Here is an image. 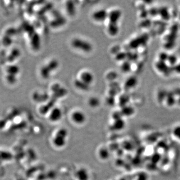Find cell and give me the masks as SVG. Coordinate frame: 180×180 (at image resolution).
<instances>
[{"label": "cell", "instance_id": "5bb4252c", "mask_svg": "<svg viewBox=\"0 0 180 180\" xmlns=\"http://www.w3.org/2000/svg\"><path fill=\"white\" fill-rule=\"evenodd\" d=\"M51 71H54L57 69L59 66V63L56 60H53L50 62L47 65Z\"/></svg>", "mask_w": 180, "mask_h": 180}, {"label": "cell", "instance_id": "484cf974", "mask_svg": "<svg viewBox=\"0 0 180 180\" xmlns=\"http://www.w3.org/2000/svg\"><path fill=\"white\" fill-rule=\"evenodd\" d=\"M174 93L176 94V95H180V89H178L175 90Z\"/></svg>", "mask_w": 180, "mask_h": 180}, {"label": "cell", "instance_id": "9c48e42d", "mask_svg": "<svg viewBox=\"0 0 180 180\" xmlns=\"http://www.w3.org/2000/svg\"><path fill=\"white\" fill-rule=\"evenodd\" d=\"M108 33L112 36L117 35L119 31V26L116 23H109L107 27Z\"/></svg>", "mask_w": 180, "mask_h": 180}, {"label": "cell", "instance_id": "e0dca14e", "mask_svg": "<svg viewBox=\"0 0 180 180\" xmlns=\"http://www.w3.org/2000/svg\"><path fill=\"white\" fill-rule=\"evenodd\" d=\"M89 104L91 107H96L99 105L100 101L96 97L91 98L89 101Z\"/></svg>", "mask_w": 180, "mask_h": 180}, {"label": "cell", "instance_id": "8fae6325", "mask_svg": "<svg viewBox=\"0 0 180 180\" xmlns=\"http://www.w3.org/2000/svg\"><path fill=\"white\" fill-rule=\"evenodd\" d=\"M74 84L76 88L81 90L82 91H88V90L89 89L90 85H88L84 83L80 79L76 80L74 82Z\"/></svg>", "mask_w": 180, "mask_h": 180}, {"label": "cell", "instance_id": "cb8c5ba5", "mask_svg": "<svg viewBox=\"0 0 180 180\" xmlns=\"http://www.w3.org/2000/svg\"><path fill=\"white\" fill-rule=\"evenodd\" d=\"M167 94L166 93L165 91H162L159 92V94H158V98H159V100H162L165 97L167 96Z\"/></svg>", "mask_w": 180, "mask_h": 180}, {"label": "cell", "instance_id": "30bf717a", "mask_svg": "<svg viewBox=\"0 0 180 180\" xmlns=\"http://www.w3.org/2000/svg\"><path fill=\"white\" fill-rule=\"evenodd\" d=\"M156 67L160 72L165 74L170 73V69L168 66L164 62L160 61L156 64Z\"/></svg>", "mask_w": 180, "mask_h": 180}, {"label": "cell", "instance_id": "603a6c76", "mask_svg": "<svg viewBox=\"0 0 180 180\" xmlns=\"http://www.w3.org/2000/svg\"><path fill=\"white\" fill-rule=\"evenodd\" d=\"M177 57H176V56H174V55H170V56H169V57H168V61H169L170 63L171 64V65L175 64L176 63V62H177Z\"/></svg>", "mask_w": 180, "mask_h": 180}, {"label": "cell", "instance_id": "d6986e66", "mask_svg": "<svg viewBox=\"0 0 180 180\" xmlns=\"http://www.w3.org/2000/svg\"><path fill=\"white\" fill-rule=\"evenodd\" d=\"M121 68L123 72L127 73V72L130 71V70H131V64H130L128 62H125L122 64Z\"/></svg>", "mask_w": 180, "mask_h": 180}, {"label": "cell", "instance_id": "ffe728a7", "mask_svg": "<svg viewBox=\"0 0 180 180\" xmlns=\"http://www.w3.org/2000/svg\"><path fill=\"white\" fill-rule=\"evenodd\" d=\"M133 112V109L131 107H125L122 110V113L125 115H131Z\"/></svg>", "mask_w": 180, "mask_h": 180}, {"label": "cell", "instance_id": "3957f363", "mask_svg": "<svg viewBox=\"0 0 180 180\" xmlns=\"http://www.w3.org/2000/svg\"><path fill=\"white\" fill-rule=\"evenodd\" d=\"M93 18L98 22H103L108 18V12L106 10H99L94 13Z\"/></svg>", "mask_w": 180, "mask_h": 180}, {"label": "cell", "instance_id": "7402d4cb", "mask_svg": "<svg viewBox=\"0 0 180 180\" xmlns=\"http://www.w3.org/2000/svg\"><path fill=\"white\" fill-rule=\"evenodd\" d=\"M168 57H169V55H167L165 53H162L159 55L160 61L164 62H165L166 60H168Z\"/></svg>", "mask_w": 180, "mask_h": 180}, {"label": "cell", "instance_id": "277c9868", "mask_svg": "<svg viewBox=\"0 0 180 180\" xmlns=\"http://www.w3.org/2000/svg\"><path fill=\"white\" fill-rule=\"evenodd\" d=\"M122 13L119 10H113L108 13V19L110 23L117 24L121 17Z\"/></svg>", "mask_w": 180, "mask_h": 180}, {"label": "cell", "instance_id": "44dd1931", "mask_svg": "<svg viewBox=\"0 0 180 180\" xmlns=\"http://www.w3.org/2000/svg\"><path fill=\"white\" fill-rule=\"evenodd\" d=\"M126 57H127L126 54L122 53V52H119V53L117 54L116 59L118 61H122V60H125Z\"/></svg>", "mask_w": 180, "mask_h": 180}, {"label": "cell", "instance_id": "7c38bea8", "mask_svg": "<svg viewBox=\"0 0 180 180\" xmlns=\"http://www.w3.org/2000/svg\"><path fill=\"white\" fill-rule=\"evenodd\" d=\"M137 84V80L135 77H130L126 81L125 84V87L127 89H131L136 86Z\"/></svg>", "mask_w": 180, "mask_h": 180}, {"label": "cell", "instance_id": "6da1fadb", "mask_svg": "<svg viewBox=\"0 0 180 180\" xmlns=\"http://www.w3.org/2000/svg\"><path fill=\"white\" fill-rule=\"evenodd\" d=\"M72 45L76 49L85 52H91L93 48L91 43L80 38H75L73 40Z\"/></svg>", "mask_w": 180, "mask_h": 180}, {"label": "cell", "instance_id": "4fadbf2b", "mask_svg": "<svg viewBox=\"0 0 180 180\" xmlns=\"http://www.w3.org/2000/svg\"><path fill=\"white\" fill-rule=\"evenodd\" d=\"M159 13L161 16L162 18L165 20L169 19L170 15L168 9L166 8H162L159 10Z\"/></svg>", "mask_w": 180, "mask_h": 180}, {"label": "cell", "instance_id": "ba28073f", "mask_svg": "<svg viewBox=\"0 0 180 180\" xmlns=\"http://www.w3.org/2000/svg\"><path fill=\"white\" fill-rule=\"evenodd\" d=\"M62 116V112L59 108H54L52 110L50 115V118L52 121L57 122L59 121L61 118Z\"/></svg>", "mask_w": 180, "mask_h": 180}, {"label": "cell", "instance_id": "52a82bcc", "mask_svg": "<svg viewBox=\"0 0 180 180\" xmlns=\"http://www.w3.org/2000/svg\"><path fill=\"white\" fill-rule=\"evenodd\" d=\"M148 36L147 35H143L141 37L138 38L137 39H135L130 43V46L132 48H135L139 47V46L145 43L148 40Z\"/></svg>", "mask_w": 180, "mask_h": 180}, {"label": "cell", "instance_id": "9a60e30c", "mask_svg": "<svg viewBox=\"0 0 180 180\" xmlns=\"http://www.w3.org/2000/svg\"><path fill=\"white\" fill-rule=\"evenodd\" d=\"M166 97H167V102L168 105H169L170 106L173 105L174 104L175 102L173 93L169 92V93H167Z\"/></svg>", "mask_w": 180, "mask_h": 180}, {"label": "cell", "instance_id": "8992f818", "mask_svg": "<svg viewBox=\"0 0 180 180\" xmlns=\"http://www.w3.org/2000/svg\"><path fill=\"white\" fill-rule=\"evenodd\" d=\"M72 119L76 124H82L85 121V115L81 111H75L72 114Z\"/></svg>", "mask_w": 180, "mask_h": 180}, {"label": "cell", "instance_id": "2e32d148", "mask_svg": "<svg viewBox=\"0 0 180 180\" xmlns=\"http://www.w3.org/2000/svg\"><path fill=\"white\" fill-rule=\"evenodd\" d=\"M67 9L68 13L70 15H74L75 13V8L74 4L72 3L71 2H69L67 4Z\"/></svg>", "mask_w": 180, "mask_h": 180}, {"label": "cell", "instance_id": "d4e9b609", "mask_svg": "<svg viewBox=\"0 0 180 180\" xmlns=\"http://www.w3.org/2000/svg\"><path fill=\"white\" fill-rule=\"evenodd\" d=\"M174 70L178 73L180 74V64L174 67Z\"/></svg>", "mask_w": 180, "mask_h": 180}, {"label": "cell", "instance_id": "5b68a950", "mask_svg": "<svg viewBox=\"0 0 180 180\" xmlns=\"http://www.w3.org/2000/svg\"><path fill=\"white\" fill-rule=\"evenodd\" d=\"M80 80L88 85H90L93 82L94 77L93 74L91 72L89 71H84L81 74Z\"/></svg>", "mask_w": 180, "mask_h": 180}, {"label": "cell", "instance_id": "7a4b0ae2", "mask_svg": "<svg viewBox=\"0 0 180 180\" xmlns=\"http://www.w3.org/2000/svg\"><path fill=\"white\" fill-rule=\"evenodd\" d=\"M66 133L60 131V133H57L53 139V143L57 147H62L66 142Z\"/></svg>", "mask_w": 180, "mask_h": 180}, {"label": "cell", "instance_id": "ac0fdd59", "mask_svg": "<svg viewBox=\"0 0 180 180\" xmlns=\"http://www.w3.org/2000/svg\"><path fill=\"white\" fill-rule=\"evenodd\" d=\"M51 71L49 68V67L47 66H46L45 67H44L43 68L42 70V76L45 78H48L50 76V74H51Z\"/></svg>", "mask_w": 180, "mask_h": 180}]
</instances>
